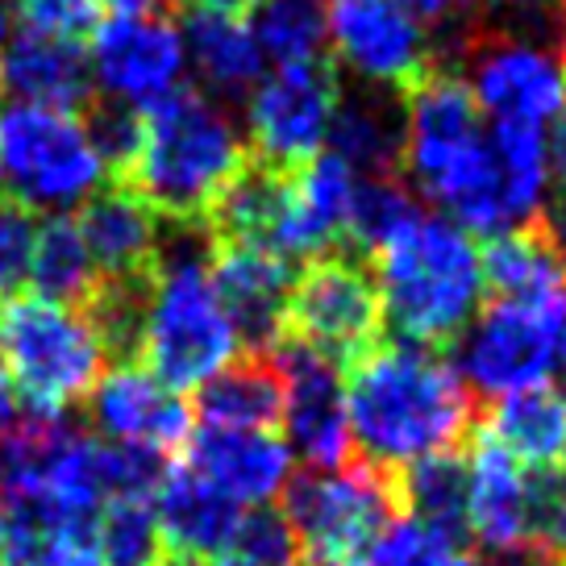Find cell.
<instances>
[{
  "instance_id": "52",
  "label": "cell",
  "mask_w": 566,
  "mask_h": 566,
  "mask_svg": "<svg viewBox=\"0 0 566 566\" xmlns=\"http://www.w3.org/2000/svg\"><path fill=\"white\" fill-rule=\"evenodd\" d=\"M0 92H4V88H0Z\"/></svg>"
},
{
  "instance_id": "50",
  "label": "cell",
  "mask_w": 566,
  "mask_h": 566,
  "mask_svg": "<svg viewBox=\"0 0 566 566\" xmlns=\"http://www.w3.org/2000/svg\"><path fill=\"white\" fill-rule=\"evenodd\" d=\"M304 566H354V563H304Z\"/></svg>"
},
{
  "instance_id": "17",
  "label": "cell",
  "mask_w": 566,
  "mask_h": 566,
  "mask_svg": "<svg viewBox=\"0 0 566 566\" xmlns=\"http://www.w3.org/2000/svg\"><path fill=\"white\" fill-rule=\"evenodd\" d=\"M96 438L171 454L192 438V408L142 363H113L88 396Z\"/></svg>"
},
{
  "instance_id": "34",
  "label": "cell",
  "mask_w": 566,
  "mask_h": 566,
  "mask_svg": "<svg viewBox=\"0 0 566 566\" xmlns=\"http://www.w3.org/2000/svg\"><path fill=\"white\" fill-rule=\"evenodd\" d=\"M525 554L566 566V471H530L525 488Z\"/></svg>"
},
{
  "instance_id": "31",
  "label": "cell",
  "mask_w": 566,
  "mask_h": 566,
  "mask_svg": "<svg viewBox=\"0 0 566 566\" xmlns=\"http://www.w3.org/2000/svg\"><path fill=\"white\" fill-rule=\"evenodd\" d=\"M417 212H421V205H417L412 188L400 184V176H384V179L358 176L350 200V226H346V247L342 250H350L358 259H371L375 250L384 247V242H391Z\"/></svg>"
},
{
  "instance_id": "10",
  "label": "cell",
  "mask_w": 566,
  "mask_h": 566,
  "mask_svg": "<svg viewBox=\"0 0 566 566\" xmlns=\"http://www.w3.org/2000/svg\"><path fill=\"white\" fill-rule=\"evenodd\" d=\"M566 308L558 304L492 301L462 329L459 367L471 396L504 400L513 391L549 384L558 367Z\"/></svg>"
},
{
  "instance_id": "14",
  "label": "cell",
  "mask_w": 566,
  "mask_h": 566,
  "mask_svg": "<svg viewBox=\"0 0 566 566\" xmlns=\"http://www.w3.org/2000/svg\"><path fill=\"white\" fill-rule=\"evenodd\" d=\"M184 67H188V54H184L179 25L159 13L113 18L92 30V84L113 105H155L179 88Z\"/></svg>"
},
{
  "instance_id": "41",
  "label": "cell",
  "mask_w": 566,
  "mask_h": 566,
  "mask_svg": "<svg viewBox=\"0 0 566 566\" xmlns=\"http://www.w3.org/2000/svg\"><path fill=\"white\" fill-rule=\"evenodd\" d=\"M546 150H549V171L558 176V184H566V101L546 129Z\"/></svg>"
},
{
  "instance_id": "39",
  "label": "cell",
  "mask_w": 566,
  "mask_h": 566,
  "mask_svg": "<svg viewBox=\"0 0 566 566\" xmlns=\"http://www.w3.org/2000/svg\"><path fill=\"white\" fill-rule=\"evenodd\" d=\"M25 408H9V412H0V495L9 488V479L18 471V459H21V438H25Z\"/></svg>"
},
{
  "instance_id": "28",
  "label": "cell",
  "mask_w": 566,
  "mask_h": 566,
  "mask_svg": "<svg viewBox=\"0 0 566 566\" xmlns=\"http://www.w3.org/2000/svg\"><path fill=\"white\" fill-rule=\"evenodd\" d=\"M30 283L34 296L71 308H88L101 275L92 266V254L80 238V226L67 212H51L46 221H38L34 254H30Z\"/></svg>"
},
{
  "instance_id": "27",
  "label": "cell",
  "mask_w": 566,
  "mask_h": 566,
  "mask_svg": "<svg viewBox=\"0 0 566 566\" xmlns=\"http://www.w3.org/2000/svg\"><path fill=\"white\" fill-rule=\"evenodd\" d=\"M179 38H184V54L196 75L217 96H250V88L263 80L266 59L242 18H217V13L188 9Z\"/></svg>"
},
{
  "instance_id": "48",
  "label": "cell",
  "mask_w": 566,
  "mask_h": 566,
  "mask_svg": "<svg viewBox=\"0 0 566 566\" xmlns=\"http://www.w3.org/2000/svg\"><path fill=\"white\" fill-rule=\"evenodd\" d=\"M558 371L566 375V325H563V342H558Z\"/></svg>"
},
{
  "instance_id": "35",
  "label": "cell",
  "mask_w": 566,
  "mask_h": 566,
  "mask_svg": "<svg viewBox=\"0 0 566 566\" xmlns=\"http://www.w3.org/2000/svg\"><path fill=\"white\" fill-rule=\"evenodd\" d=\"M233 558H247L254 566H296L301 542L287 525V516L275 509H254L242 516V530L233 537Z\"/></svg>"
},
{
  "instance_id": "42",
  "label": "cell",
  "mask_w": 566,
  "mask_h": 566,
  "mask_svg": "<svg viewBox=\"0 0 566 566\" xmlns=\"http://www.w3.org/2000/svg\"><path fill=\"white\" fill-rule=\"evenodd\" d=\"M196 13H217V18H242V13H254L263 0H184Z\"/></svg>"
},
{
  "instance_id": "46",
  "label": "cell",
  "mask_w": 566,
  "mask_h": 566,
  "mask_svg": "<svg viewBox=\"0 0 566 566\" xmlns=\"http://www.w3.org/2000/svg\"><path fill=\"white\" fill-rule=\"evenodd\" d=\"M558 30H563V59H566V0H558Z\"/></svg>"
},
{
  "instance_id": "19",
  "label": "cell",
  "mask_w": 566,
  "mask_h": 566,
  "mask_svg": "<svg viewBox=\"0 0 566 566\" xmlns=\"http://www.w3.org/2000/svg\"><path fill=\"white\" fill-rule=\"evenodd\" d=\"M525 488H530V467H521L504 446L479 429L467 454V537H475L488 554L521 558Z\"/></svg>"
},
{
  "instance_id": "36",
  "label": "cell",
  "mask_w": 566,
  "mask_h": 566,
  "mask_svg": "<svg viewBox=\"0 0 566 566\" xmlns=\"http://www.w3.org/2000/svg\"><path fill=\"white\" fill-rule=\"evenodd\" d=\"M408 21H417L424 34L433 38V46H454V51H471L479 21V0H391Z\"/></svg>"
},
{
  "instance_id": "5",
  "label": "cell",
  "mask_w": 566,
  "mask_h": 566,
  "mask_svg": "<svg viewBox=\"0 0 566 566\" xmlns=\"http://www.w3.org/2000/svg\"><path fill=\"white\" fill-rule=\"evenodd\" d=\"M238 329L217 301L200 238L163 250L142 317L138 363L171 391L205 388L238 358Z\"/></svg>"
},
{
  "instance_id": "13",
  "label": "cell",
  "mask_w": 566,
  "mask_h": 566,
  "mask_svg": "<svg viewBox=\"0 0 566 566\" xmlns=\"http://www.w3.org/2000/svg\"><path fill=\"white\" fill-rule=\"evenodd\" d=\"M462 80L492 125L546 129L566 101V59L533 38H475Z\"/></svg>"
},
{
  "instance_id": "23",
  "label": "cell",
  "mask_w": 566,
  "mask_h": 566,
  "mask_svg": "<svg viewBox=\"0 0 566 566\" xmlns=\"http://www.w3.org/2000/svg\"><path fill=\"white\" fill-rule=\"evenodd\" d=\"M329 155L363 179L400 176L405 167V96L391 92H342L329 125Z\"/></svg>"
},
{
  "instance_id": "24",
  "label": "cell",
  "mask_w": 566,
  "mask_h": 566,
  "mask_svg": "<svg viewBox=\"0 0 566 566\" xmlns=\"http://www.w3.org/2000/svg\"><path fill=\"white\" fill-rule=\"evenodd\" d=\"M479 259H483V287L492 292V301L566 308V266L537 226L495 233L492 242L479 250Z\"/></svg>"
},
{
  "instance_id": "12",
  "label": "cell",
  "mask_w": 566,
  "mask_h": 566,
  "mask_svg": "<svg viewBox=\"0 0 566 566\" xmlns=\"http://www.w3.org/2000/svg\"><path fill=\"white\" fill-rule=\"evenodd\" d=\"M329 46L367 88L408 96L438 71V46L391 0H325Z\"/></svg>"
},
{
  "instance_id": "3",
  "label": "cell",
  "mask_w": 566,
  "mask_h": 566,
  "mask_svg": "<svg viewBox=\"0 0 566 566\" xmlns=\"http://www.w3.org/2000/svg\"><path fill=\"white\" fill-rule=\"evenodd\" d=\"M250 167V146L209 92L176 88L142 108V142L117 184L179 230H205L221 196Z\"/></svg>"
},
{
  "instance_id": "30",
  "label": "cell",
  "mask_w": 566,
  "mask_h": 566,
  "mask_svg": "<svg viewBox=\"0 0 566 566\" xmlns=\"http://www.w3.org/2000/svg\"><path fill=\"white\" fill-rule=\"evenodd\" d=\"M250 34L266 63L275 67L325 63V46H329L325 0H263L254 9Z\"/></svg>"
},
{
  "instance_id": "8",
  "label": "cell",
  "mask_w": 566,
  "mask_h": 566,
  "mask_svg": "<svg viewBox=\"0 0 566 566\" xmlns=\"http://www.w3.org/2000/svg\"><path fill=\"white\" fill-rule=\"evenodd\" d=\"M283 516L304 563H354L400 516V488L396 475L367 462L308 471L283 488Z\"/></svg>"
},
{
  "instance_id": "20",
  "label": "cell",
  "mask_w": 566,
  "mask_h": 566,
  "mask_svg": "<svg viewBox=\"0 0 566 566\" xmlns=\"http://www.w3.org/2000/svg\"><path fill=\"white\" fill-rule=\"evenodd\" d=\"M150 509L159 521L163 549H171L179 558H200V563L226 558L238 530H242V516H247L242 504H233L230 495L217 492L188 462L167 467Z\"/></svg>"
},
{
  "instance_id": "49",
  "label": "cell",
  "mask_w": 566,
  "mask_h": 566,
  "mask_svg": "<svg viewBox=\"0 0 566 566\" xmlns=\"http://www.w3.org/2000/svg\"><path fill=\"white\" fill-rule=\"evenodd\" d=\"M217 566H254V563H247V558H233V554H226V558H217Z\"/></svg>"
},
{
  "instance_id": "15",
  "label": "cell",
  "mask_w": 566,
  "mask_h": 566,
  "mask_svg": "<svg viewBox=\"0 0 566 566\" xmlns=\"http://www.w3.org/2000/svg\"><path fill=\"white\" fill-rule=\"evenodd\" d=\"M275 367L283 375V429L287 450L301 454L313 471H337L354 459L350 446V417H346V388L342 371L325 358L304 350L283 337L271 350Z\"/></svg>"
},
{
  "instance_id": "47",
  "label": "cell",
  "mask_w": 566,
  "mask_h": 566,
  "mask_svg": "<svg viewBox=\"0 0 566 566\" xmlns=\"http://www.w3.org/2000/svg\"><path fill=\"white\" fill-rule=\"evenodd\" d=\"M9 38V9H4V0H0V42Z\"/></svg>"
},
{
  "instance_id": "32",
  "label": "cell",
  "mask_w": 566,
  "mask_h": 566,
  "mask_svg": "<svg viewBox=\"0 0 566 566\" xmlns=\"http://www.w3.org/2000/svg\"><path fill=\"white\" fill-rule=\"evenodd\" d=\"M367 566H483V558L467 546V537L433 530L417 516H396L371 542Z\"/></svg>"
},
{
  "instance_id": "2",
  "label": "cell",
  "mask_w": 566,
  "mask_h": 566,
  "mask_svg": "<svg viewBox=\"0 0 566 566\" xmlns=\"http://www.w3.org/2000/svg\"><path fill=\"white\" fill-rule=\"evenodd\" d=\"M405 171L459 230L488 238L521 230L488 122L459 71L438 67L405 96Z\"/></svg>"
},
{
  "instance_id": "43",
  "label": "cell",
  "mask_w": 566,
  "mask_h": 566,
  "mask_svg": "<svg viewBox=\"0 0 566 566\" xmlns=\"http://www.w3.org/2000/svg\"><path fill=\"white\" fill-rule=\"evenodd\" d=\"M96 9H108L113 18H134V13H155L163 0H92Z\"/></svg>"
},
{
  "instance_id": "26",
  "label": "cell",
  "mask_w": 566,
  "mask_h": 566,
  "mask_svg": "<svg viewBox=\"0 0 566 566\" xmlns=\"http://www.w3.org/2000/svg\"><path fill=\"white\" fill-rule=\"evenodd\" d=\"M483 433L504 446L521 467L554 471L566 459V391L537 384L495 400Z\"/></svg>"
},
{
  "instance_id": "21",
  "label": "cell",
  "mask_w": 566,
  "mask_h": 566,
  "mask_svg": "<svg viewBox=\"0 0 566 566\" xmlns=\"http://www.w3.org/2000/svg\"><path fill=\"white\" fill-rule=\"evenodd\" d=\"M80 238L92 254V266L101 283H125L155 275L163 259V233L159 217L142 205L138 196L108 184L105 192L84 200V212L75 217Z\"/></svg>"
},
{
  "instance_id": "53",
  "label": "cell",
  "mask_w": 566,
  "mask_h": 566,
  "mask_svg": "<svg viewBox=\"0 0 566 566\" xmlns=\"http://www.w3.org/2000/svg\"><path fill=\"white\" fill-rule=\"evenodd\" d=\"M563 462H566V459H563Z\"/></svg>"
},
{
  "instance_id": "38",
  "label": "cell",
  "mask_w": 566,
  "mask_h": 566,
  "mask_svg": "<svg viewBox=\"0 0 566 566\" xmlns=\"http://www.w3.org/2000/svg\"><path fill=\"white\" fill-rule=\"evenodd\" d=\"M18 18L34 34L80 42L96 30V4L92 0H18Z\"/></svg>"
},
{
  "instance_id": "6",
  "label": "cell",
  "mask_w": 566,
  "mask_h": 566,
  "mask_svg": "<svg viewBox=\"0 0 566 566\" xmlns=\"http://www.w3.org/2000/svg\"><path fill=\"white\" fill-rule=\"evenodd\" d=\"M0 363L21 408L63 417L101 384L108 346L88 308L13 296L0 304Z\"/></svg>"
},
{
  "instance_id": "11",
  "label": "cell",
  "mask_w": 566,
  "mask_h": 566,
  "mask_svg": "<svg viewBox=\"0 0 566 566\" xmlns=\"http://www.w3.org/2000/svg\"><path fill=\"white\" fill-rule=\"evenodd\" d=\"M337 105L342 80L329 63L266 71L247 96L250 159L275 171H296L308 159H317Z\"/></svg>"
},
{
  "instance_id": "45",
  "label": "cell",
  "mask_w": 566,
  "mask_h": 566,
  "mask_svg": "<svg viewBox=\"0 0 566 566\" xmlns=\"http://www.w3.org/2000/svg\"><path fill=\"white\" fill-rule=\"evenodd\" d=\"M159 566H209V563H200V558H179V554H167Z\"/></svg>"
},
{
  "instance_id": "37",
  "label": "cell",
  "mask_w": 566,
  "mask_h": 566,
  "mask_svg": "<svg viewBox=\"0 0 566 566\" xmlns=\"http://www.w3.org/2000/svg\"><path fill=\"white\" fill-rule=\"evenodd\" d=\"M38 221L18 200L0 196V304L13 301L21 283L30 280V254H34Z\"/></svg>"
},
{
  "instance_id": "40",
  "label": "cell",
  "mask_w": 566,
  "mask_h": 566,
  "mask_svg": "<svg viewBox=\"0 0 566 566\" xmlns=\"http://www.w3.org/2000/svg\"><path fill=\"white\" fill-rule=\"evenodd\" d=\"M537 230L546 233V242L566 266V184H558V192L546 196V209L537 217Z\"/></svg>"
},
{
  "instance_id": "44",
  "label": "cell",
  "mask_w": 566,
  "mask_h": 566,
  "mask_svg": "<svg viewBox=\"0 0 566 566\" xmlns=\"http://www.w3.org/2000/svg\"><path fill=\"white\" fill-rule=\"evenodd\" d=\"M542 0H479V9H492V13H521V9H537Z\"/></svg>"
},
{
  "instance_id": "16",
  "label": "cell",
  "mask_w": 566,
  "mask_h": 566,
  "mask_svg": "<svg viewBox=\"0 0 566 566\" xmlns=\"http://www.w3.org/2000/svg\"><path fill=\"white\" fill-rule=\"evenodd\" d=\"M209 275L217 301L238 329V342H247L250 354L275 350L287 329V304H292L301 266L283 263L266 250L209 238Z\"/></svg>"
},
{
  "instance_id": "9",
  "label": "cell",
  "mask_w": 566,
  "mask_h": 566,
  "mask_svg": "<svg viewBox=\"0 0 566 566\" xmlns=\"http://www.w3.org/2000/svg\"><path fill=\"white\" fill-rule=\"evenodd\" d=\"M283 337L337 371L363 363L384 342V301L371 263L350 250H329L304 263L292 287Z\"/></svg>"
},
{
  "instance_id": "33",
  "label": "cell",
  "mask_w": 566,
  "mask_h": 566,
  "mask_svg": "<svg viewBox=\"0 0 566 566\" xmlns=\"http://www.w3.org/2000/svg\"><path fill=\"white\" fill-rule=\"evenodd\" d=\"M96 533L105 566H159L167 558L150 500H108L96 516Z\"/></svg>"
},
{
  "instance_id": "29",
  "label": "cell",
  "mask_w": 566,
  "mask_h": 566,
  "mask_svg": "<svg viewBox=\"0 0 566 566\" xmlns=\"http://www.w3.org/2000/svg\"><path fill=\"white\" fill-rule=\"evenodd\" d=\"M400 488V513L417 516L433 530L467 537V459L459 450L429 454L396 475Z\"/></svg>"
},
{
  "instance_id": "18",
  "label": "cell",
  "mask_w": 566,
  "mask_h": 566,
  "mask_svg": "<svg viewBox=\"0 0 566 566\" xmlns=\"http://www.w3.org/2000/svg\"><path fill=\"white\" fill-rule=\"evenodd\" d=\"M188 467L242 509H266L292 483V450L275 429H217L196 424Z\"/></svg>"
},
{
  "instance_id": "7",
  "label": "cell",
  "mask_w": 566,
  "mask_h": 566,
  "mask_svg": "<svg viewBox=\"0 0 566 566\" xmlns=\"http://www.w3.org/2000/svg\"><path fill=\"white\" fill-rule=\"evenodd\" d=\"M108 179L75 113L42 105L0 108V188L21 209H67Z\"/></svg>"
},
{
  "instance_id": "1",
  "label": "cell",
  "mask_w": 566,
  "mask_h": 566,
  "mask_svg": "<svg viewBox=\"0 0 566 566\" xmlns=\"http://www.w3.org/2000/svg\"><path fill=\"white\" fill-rule=\"evenodd\" d=\"M346 375L350 446L375 471L400 475L429 454L459 450L471 433V391L433 346L379 342Z\"/></svg>"
},
{
  "instance_id": "22",
  "label": "cell",
  "mask_w": 566,
  "mask_h": 566,
  "mask_svg": "<svg viewBox=\"0 0 566 566\" xmlns=\"http://www.w3.org/2000/svg\"><path fill=\"white\" fill-rule=\"evenodd\" d=\"M0 88L18 105H42L59 113H84L92 105V71L80 42L21 30L0 51Z\"/></svg>"
},
{
  "instance_id": "51",
  "label": "cell",
  "mask_w": 566,
  "mask_h": 566,
  "mask_svg": "<svg viewBox=\"0 0 566 566\" xmlns=\"http://www.w3.org/2000/svg\"><path fill=\"white\" fill-rule=\"evenodd\" d=\"M0 196H4V188H0Z\"/></svg>"
},
{
  "instance_id": "4",
  "label": "cell",
  "mask_w": 566,
  "mask_h": 566,
  "mask_svg": "<svg viewBox=\"0 0 566 566\" xmlns=\"http://www.w3.org/2000/svg\"><path fill=\"white\" fill-rule=\"evenodd\" d=\"M384 325L400 342L442 350L475 321L483 304V259L475 238L454 221L417 212L371 259Z\"/></svg>"
},
{
  "instance_id": "25",
  "label": "cell",
  "mask_w": 566,
  "mask_h": 566,
  "mask_svg": "<svg viewBox=\"0 0 566 566\" xmlns=\"http://www.w3.org/2000/svg\"><path fill=\"white\" fill-rule=\"evenodd\" d=\"M196 417L217 429H275L283 421V375L271 354L233 358L196 388Z\"/></svg>"
}]
</instances>
